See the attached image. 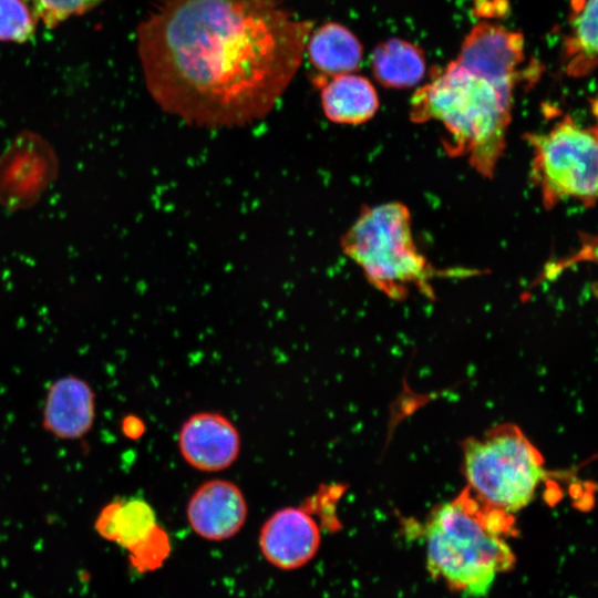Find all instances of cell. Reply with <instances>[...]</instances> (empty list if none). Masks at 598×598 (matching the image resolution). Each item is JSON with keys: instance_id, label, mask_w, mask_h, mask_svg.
<instances>
[{"instance_id": "obj_1", "label": "cell", "mask_w": 598, "mask_h": 598, "mask_svg": "<svg viewBox=\"0 0 598 598\" xmlns=\"http://www.w3.org/2000/svg\"><path fill=\"white\" fill-rule=\"evenodd\" d=\"M312 27L280 0H164L136 30L146 89L189 125L252 124L293 80Z\"/></svg>"}, {"instance_id": "obj_2", "label": "cell", "mask_w": 598, "mask_h": 598, "mask_svg": "<svg viewBox=\"0 0 598 598\" xmlns=\"http://www.w3.org/2000/svg\"><path fill=\"white\" fill-rule=\"evenodd\" d=\"M512 102L513 92L454 60L432 72V80L413 94L410 117L414 123H441L448 135L446 153L465 156L491 178L505 150Z\"/></svg>"}, {"instance_id": "obj_3", "label": "cell", "mask_w": 598, "mask_h": 598, "mask_svg": "<svg viewBox=\"0 0 598 598\" xmlns=\"http://www.w3.org/2000/svg\"><path fill=\"white\" fill-rule=\"evenodd\" d=\"M509 514L491 508L466 488L435 507L424 526L426 566L432 577L465 597L486 595L515 556L504 539Z\"/></svg>"}, {"instance_id": "obj_4", "label": "cell", "mask_w": 598, "mask_h": 598, "mask_svg": "<svg viewBox=\"0 0 598 598\" xmlns=\"http://www.w3.org/2000/svg\"><path fill=\"white\" fill-rule=\"evenodd\" d=\"M340 247L370 285L395 300L404 299L411 288L433 297L435 278L474 272L436 269L415 245L410 210L398 202L363 205Z\"/></svg>"}, {"instance_id": "obj_5", "label": "cell", "mask_w": 598, "mask_h": 598, "mask_svg": "<svg viewBox=\"0 0 598 598\" xmlns=\"http://www.w3.org/2000/svg\"><path fill=\"white\" fill-rule=\"evenodd\" d=\"M468 492L482 504L506 514L526 507L546 477L545 461L515 425H498L463 445Z\"/></svg>"}, {"instance_id": "obj_6", "label": "cell", "mask_w": 598, "mask_h": 598, "mask_svg": "<svg viewBox=\"0 0 598 598\" xmlns=\"http://www.w3.org/2000/svg\"><path fill=\"white\" fill-rule=\"evenodd\" d=\"M532 148L530 178L543 204L553 208L574 199L591 207L597 199V128L565 116L546 132L527 133Z\"/></svg>"}, {"instance_id": "obj_7", "label": "cell", "mask_w": 598, "mask_h": 598, "mask_svg": "<svg viewBox=\"0 0 598 598\" xmlns=\"http://www.w3.org/2000/svg\"><path fill=\"white\" fill-rule=\"evenodd\" d=\"M58 174L51 143L33 131L20 132L0 154V206L9 212L33 207Z\"/></svg>"}, {"instance_id": "obj_8", "label": "cell", "mask_w": 598, "mask_h": 598, "mask_svg": "<svg viewBox=\"0 0 598 598\" xmlns=\"http://www.w3.org/2000/svg\"><path fill=\"white\" fill-rule=\"evenodd\" d=\"M95 530L127 550L140 573L161 567L171 551L167 533L157 523L153 507L143 498H116L106 504L95 520Z\"/></svg>"}, {"instance_id": "obj_9", "label": "cell", "mask_w": 598, "mask_h": 598, "mask_svg": "<svg viewBox=\"0 0 598 598\" xmlns=\"http://www.w3.org/2000/svg\"><path fill=\"white\" fill-rule=\"evenodd\" d=\"M524 59L522 33L482 21L467 33L455 61L513 92Z\"/></svg>"}, {"instance_id": "obj_10", "label": "cell", "mask_w": 598, "mask_h": 598, "mask_svg": "<svg viewBox=\"0 0 598 598\" xmlns=\"http://www.w3.org/2000/svg\"><path fill=\"white\" fill-rule=\"evenodd\" d=\"M320 528L303 507L288 506L276 511L259 533V548L272 566L293 570L307 565L318 553Z\"/></svg>"}, {"instance_id": "obj_11", "label": "cell", "mask_w": 598, "mask_h": 598, "mask_svg": "<svg viewBox=\"0 0 598 598\" xmlns=\"http://www.w3.org/2000/svg\"><path fill=\"white\" fill-rule=\"evenodd\" d=\"M178 448L185 462L202 472H219L234 464L240 453L239 432L217 412H198L181 426Z\"/></svg>"}, {"instance_id": "obj_12", "label": "cell", "mask_w": 598, "mask_h": 598, "mask_svg": "<svg viewBox=\"0 0 598 598\" xmlns=\"http://www.w3.org/2000/svg\"><path fill=\"white\" fill-rule=\"evenodd\" d=\"M247 515V502L239 486L220 478L200 484L186 506V517L194 533L213 542L235 536L245 525Z\"/></svg>"}, {"instance_id": "obj_13", "label": "cell", "mask_w": 598, "mask_h": 598, "mask_svg": "<svg viewBox=\"0 0 598 598\" xmlns=\"http://www.w3.org/2000/svg\"><path fill=\"white\" fill-rule=\"evenodd\" d=\"M95 394L90 384L78 377L66 375L49 388L44 409L43 427L62 440H76L93 426Z\"/></svg>"}, {"instance_id": "obj_14", "label": "cell", "mask_w": 598, "mask_h": 598, "mask_svg": "<svg viewBox=\"0 0 598 598\" xmlns=\"http://www.w3.org/2000/svg\"><path fill=\"white\" fill-rule=\"evenodd\" d=\"M320 90L324 116L334 124L359 125L371 120L379 109V96L364 76L344 73L331 78H315Z\"/></svg>"}, {"instance_id": "obj_15", "label": "cell", "mask_w": 598, "mask_h": 598, "mask_svg": "<svg viewBox=\"0 0 598 598\" xmlns=\"http://www.w3.org/2000/svg\"><path fill=\"white\" fill-rule=\"evenodd\" d=\"M308 58L319 75L331 78L352 73L360 66L363 49L358 38L344 25L328 22L316 29L307 41Z\"/></svg>"}, {"instance_id": "obj_16", "label": "cell", "mask_w": 598, "mask_h": 598, "mask_svg": "<svg viewBox=\"0 0 598 598\" xmlns=\"http://www.w3.org/2000/svg\"><path fill=\"white\" fill-rule=\"evenodd\" d=\"M569 32L564 40L566 73L580 78L597 64V0H571Z\"/></svg>"}, {"instance_id": "obj_17", "label": "cell", "mask_w": 598, "mask_h": 598, "mask_svg": "<svg viewBox=\"0 0 598 598\" xmlns=\"http://www.w3.org/2000/svg\"><path fill=\"white\" fill-rule=\"evenodd\" d=\"M371 66L374 78L383 86L408 89L423 79L425 58L415 44L394 38L373 50Z\"/></svg>"}, {"instance_id": "obj_18", "label": "cell", "mask_w": 598, "mask_h": 598, "mask_svg": "<svg viewBox=\"0 0 598 598\" xmlns=\"http://www.w3.org/2000/svg\"><path fill=\"white\" fill-rule=\"evenodd\" d=\"M37 24L38 17L24 0H0V42L25 43Z\"/></svg>"}, {"instance_id": "obj_19", "label": "cell", "mask_w": 598, "mask_h": 598, "mask_svg": "<svg viewBox=\"0 0 598 598\" xmlns=\"http://www.w3.org/2000/svg\"><path fill=\"white\" fill-rule=\"evenodd\" d=\"M33 10L43 24L53 29L74 16H82L104 0H31Z\"/></svg>"}, {"instance_id": "obj_20", "label": "cell", "mask_w": 598, "mask_h": 598, "mask_svg": "<svg viewBox=\"0 0 598 598\" xmlns=\"http://www.w3.org/2000/svg\"><path fill=\"white\" fill-rule=\"evenodd\" d=\"M508 0H474V13L477 17L491 18L504 14Z\"/></svg>"}, {"instance_id": "obj_21", "label": "cell", "mask_w": 598, "mask_h": 598, "mask_svg": "<svg viewBox=\"0 0 598 598\" xmlns=\"http://www.w3.org/2000/svg\"><path fill=\"white\" fill-rule=\"evenodd\" d=\"M123 434L132 440L138 439L145 431L143 421L135 415H126L122 421Z\"/></svg>"}]
</instances>
